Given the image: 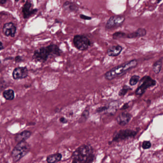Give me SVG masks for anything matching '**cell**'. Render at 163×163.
I'll return each instance as SVG.
<instances>
[{
  "instance_id": "cell-1",
  "label": "cell",
  "mask_w": 163,
  "mask_h": 163,
  "mask_svg": "<svg viewBox=\"0 0 163 163\" xmlns=\"http://www.w3.org/2000/svg\"><path fill=\"white\" fill-rule=\"evenodd\" d=\"M71 163H93L95 158L94 149L89 144H83L75 150Z\"/></svg>"
},
{
  "instance_id": "cell-2",
  "label": "cell",
  "mask_w": 163,
  "mask_h": 163,
  "mask_svg": "<svg viewBox=\"0 0 163 163\" xmlns=\"http://www.w3.org/2000/svg\"><path fill=\"white\" fill-rule=\"evenodd\" d=\"M62 51L56 45H49L46 47H42L35 50L33 58L35 60L40 62L46 61L49 58H55L60 56Z\"/></svg>"
},
{
  "instance_id": "cell-3",
  "label": "cell",
  "mask_w": 163,
  "mask_h": 163,
  "mask_svg": "<svg viewBox=\"0 0 163 163\" xmlns=\"http://www.w3.org/2000/svg\"><path fill=\"white\" fill-rule=\"evenodd\" d=\"M138 63L137 59L131 60L121 65L112 68L104 74V77L107 80L115 79L118 77L124 75L129 71L136 68L137 66Z\"/></svg>"
},
{
  "instance_id": "cell-4",
  "label": "cell",
  "mask_w": 163,
  "mask_h": 163,
  "mask_svg": "<svg viewBox=\"0 0 163 163\" xmlns=\"http://www.w3.org/2000/svg\"><path fill=\"white\" fill-rule=\"evenodd\" d=\"M30 145L26 141L17 143L11 152V156L14 163H17L25 157L30 151Z\"/></svg>"
},
{
  "instance_id": "cell-5",
  "label": "cell",
  "mask_w": 163,
  "mask_h": 163,
  "mask_svg": "<svg viewBox=\"0 0 163 163\" xmlns=\"http://www.w3.org/2000/svg\"><path fill=\"white\" fill-rule=\"evenodd\" d=\"M157 82L150 76L146 75L140 79L137 88L135 91L137 95L142 96L145 93L147 89L156 86Z\"/></svg>"
},
{
  "instance_id": "cell-6",
  "label": "cell",
  "mask_w": 163,
  "mask_h": 163,
  "mask_svg": "<svg viewBox=\"0 0 163 163\" xmlns=\"http://www.w3.org/2000/svg\"><path fill=\"white\" fill-rule=\"evenodd\" d=\"M74 46L79 51H86L92 46L93 43L87 36L84 34L76 35L73 39Z\"/></svg>"
},
{
  "instance_id": "cell-7",
  "label": "cell",
  "mask_w": 163,
  "mask_h": 163,
  "mask_svg": "<svg viewBox=\"0 0 163 163\" xmlns=\"http://www.w3.org/2000/svg\"><path fill=\"white\" fill-rule=\"evenodd\" d=\"M138 132V131L137 130L129 129L120 130L118 132H114L113 135L112 141L118 142L135 137Z\"/></svg>"
},
{
  "instance_id": "cell-8",
  "label": "cell",
  "mask_w": 163,
  "mask_h": 163,
  "mask_svg": "<svg viewBox=\"0 0 163 163\" xmlns=\"http://www.w3.org/2000/svg\"><path fill=\"white\" fill-rule=\"evenodd\" d=\"M125 20V17L122 15L112 16L107 20L105 28L106 30H112L121 27Z\"/></svg>"
},
{
  "instance_id": "cell-9",
  "label": "cell",
  "mask_w": 163,
  "mask_h": 163,
  "mask_svg": "<svg viewBox=\"0 0 163 163\" xmlns=\"http://www.w3.org/2000/svg\"><path fill=\"white\" fill-rule=\"evenodd\" d=\"M28 75V71L26 67H17L13 70L12 72V77L16 80L25 79Z\"/></svg>"
},
{
  "instance_id": "cell-10",
  "label": "cell",
  "mask_w": 163,
  "mask_h": 163,
  "mask_svg": "<svg viewBox=\"0 0 163 163\" xmlns=\"http://www.w3.org/2000/svg\"><path fill=\"white\" fill-rule=\"evenodd\" d=\"M132 118V115L127 112L121 113L116 118V121L119 125L125 126L129 123Z\"/></svg>"
},
{
  "instance_id": "cell-11",
  "label": "cell",
  "mask_w": 163,
  "mask_h": 163,
  "mask_svg": "<svg viewBox=\"0 0 163 163\" xmlns=\"http://www.w3.org/2000/svg\"><path fill=\"white\" fill-rule=\"evenodd\" d=\"M2 31L5 36L13 37L17 32V27L12 22L7 23L3 26Z\"/></svg>"
},
{
  "instance_id": "cell-12",
  "label": "cell",
  "mask_w": 163,
  "mask_h": 163,
  "mask_svg": "<svg viewBox=\"0 0 163 163\" xmlns=\"http://www.w3.org/2000/svg\"><path fill=\"white\" fill-rule=\"evenodd\" d=\"M37 10L36 9L32 8V3L29 2H26L22 8L23 17L25 19L28 18L37 12Z\"/></svg>"
},
{
  "instance_id": "cell-13",
  "label": "cell",
  "mask_w": 163,
  "mask_h": 163,
  "mask_svg": "<svg viewBox=\"0 0 163 163\" xmlns=\"http://www.w3.org/2000/svg\"><path fill=\"white\" fill-rule=\"evenodd\" d=\"M123 50V47L120 45L111 46L107 50V54L110 57H116L120 55Z\"/></svg>"
},
{
  "instance_id": "cell-14",
  "label": "cell",
  "mask_w": 163,
  "mask_h": 163,
  "mask_svg": "<svg viewBox=\"0 0 163 163\" xmlns=\"http://www.w3.org/2000/svg\"><path fill=\"white\" fill-rule=\"evenodd\" d=\"M147 34V31L144 28H138L136 31L132 33L127 34L126 38L133 39V38H139L144 37Z\"/></svg>"
},
{
  "instance_id": "cell-15",
  "label": "cell",
  "mask_w": 163,
  "mask_h": 163,
  "mask_svg": "<svg viewBox=\"0 0 163 163\" xmlns=\"http://www.w3.org/2000/svg\"><path fill=\"white\" fill-rule=\"evenodd\" d=\"M32 132L30 131L25 130L17 133L15 137V141L17 144L21 141H26L31 137Z\"/></svg>"
},
{
  "instance_id": "cell-16",
  "label": "cell",
  "mask_w": 163,
  "mask_h": 163,
  "mask_svg": "<svg viewBox=\"0 0 163 163\" xmlns=\"http://www.w3.org/2000/svg\"><path fill=\"white\" fill-rule=\"evenodd\" d=\"M63 8L65 11L68 12H77L79 8L75 2H72L66 1L63 5Z\"/></svg>"
},
{
  "instance_id": "cell-17",
  "label": "cell",
  "mask_w": 163,
  "mask_h": 163,
  "mask_svg": "<svg viewBox=\"0 0 163 163\" xmlns=\"http://www.w3.org/2000/svg\"><path fill=\"white\" fill-rule=\"evenodd\" d=\"M62 158V154L60 153H56L48 155L46 157V161L47 163H56L61 161Z\"/></svg>"
},
{
  "instance_id": "cell-18",
  "label": "cell",
  "mask_w": 163,
  "mask_h": 163,
  "mask_svg": "<svg viewBox=\"0 0 163 163\" xmlns=\"http://www.w3.org/2000/svg\"><path fill=\"white\" fill-rule=\"evenodd\" d=\"M163 57H161L157 60L156 61L152 66V70L156 74H158L162 70Z\"/></svg>"
},
{
  "instance_id": "cell-19",
  "label": "cell",
  "mask_w": 163,
  "mask_h": 163,
  "mask_svg": "<svg viewBox=\"0 0 163 163\" xmlns=\"http://www.w3.org/2000/svg\"><path fill=\"white\" fill-rule=\"evenodd\" d=\"M120 103L119 101H115L110 103L108 105V109L107 112L110 113H109L113 115L118 110V107L120 106Z\"/></svg>"
},
{
  "instance_id": "cell-20",
  "label": "cell",
  "mask_w": 163,
  "mask_h": 163,
  "mask_svg": "<svg viewBox=\"0 0 163 163\" xmlns=\"http://www.w3.org/2000/svg\"><path fill=\"white\" fill-rule=\"evenodd\" d=\"M3 97L5 100L12 101L15 98V91L11 89L4 90L3 93Z\"/></svg>"
},
{
  "instance_id": "cell-21",
  "label": "cell",
  "mask_w": 163,
  "mask_h": 163,
  "mask_svg": "<svg viewBox=\"0 0 163 163\" xmlns=\"http://www.w3.org/2000/svg\"><path fill=\"white\" fill-rule=\"evenodd\" d=\"M126 35H127V34L125 32H122V31H118V32L113 33L112 35V37L114 40H117V39H121V38H126Z\"/></svg>"
},
{
  "instance_id": "cell-22",
  "label": "cell",
  "mask_w": 163,
  "mask_h": 163,
  "mask_svg": "<svg viewBox=\"0 0 163 163\" xmlns=\"http://www.w3.org/2000/svg\"><path fill=\"white\" fill-rule=\"evenodd\" d=\"M132 89L130 87L127 85H124L122 87V89H120V91H119L118 95L120 97H124L129 90H132Z\"/></svg>"
},
{
  "instance_id": "cell-23",
  "label": "cell",
  "mask_w": 163,
  "mask_h": 163,
  "mask_svg": "<svg viewBox=\"0 0 163 163\" xmlns=\"http://www.w3.org/2000/svg\"><path fill=\"white\" fill-rule=\"evenodd\" d=\"M140 79V77L139 75H134L131 77L129 80L130 85L134 86L136 85Z\"/></svg>"
},
{
  "instance_id": "cell-24",
  "label": "cell",
  "mask_w": 163,
  "mask_h": 163,
  "mask_svg": "<svg viewBox=\"0 0 163 163\" xmlns=\"http://www.w3.org/2000/svg\"><path fill=\"white\" fill-rule=\"evenodd\" d=\"M151 146H152V144L149 141H144L141 145V147L144 150L150 149L151 147Z\"/></svg>"
},
{
  "instance_id": "cell-25",
  "label": "cell",
  "mask_w": 163,
  "mask_h": 163,
  "mask_svg": "<svg viewBox=\"0 0 163 163\" xmlns=\"http://www.w3.org/2000/svg\"><path fill=\"white\" fill-rule=\"evenodd\" d=\"M89 112L88 110H85L82 113L81 115V118L83 120H87L89 117Z\"/></svg>"
},
{
  "instance_id": "cell-26",
  "label": "cell",
  "mask_w": 163,
  "mask_h": 163,
  "mask_svg": "<svg viewBox=\"0 0 163 163\" xmlns=\"http://www.w3.org/2000/svg\"><path fill=\"white\" fill-rule=\"evenodd\" d=\"M108 106H101V107L97 108L96 110V112L97 113H102L103 112H106L108 110Z\"/></svg>"
},
{
  "instance_id": "cell-27",
  "label": "cell",
  "mask_w": 163,
  "mask_h": 163,
  "mask_svg": "<svg viewBox=\"0 0 163 163\" xmlns=\"http://www.w3.org/2000/svg\"><path fill=\"white\" fill-rule=\"evenodd\" d=\"M79 17H80V18L84 20H91L92 19V17H91L85 16V15H83V14H80L79 15Z\"/></svg>"
},
{
  "instance_id": "cell-28",
  "label": "cell",
  "mask_w": 163,
  "mask_h": 163,
  "mask_svg": "<svg viewBox=\"0 0 163 163\" xmlns=\"http://www.w3.org/2000/svg\"><path fill=\"white\" fill-rule=\"evenodd\" d=\"M60 122L62 124H66L68 123V120L65 117H61L60 118Z\"/></svg>"
},
{
  "instance_id": "cell-29",
  "label": "cell",
  "mask_w": 163,
  "mask_h": 163,
  "mask_svg": "<svg viewBox=\"0 0 163 163\" xmlns=\"http://www.w3.org/2000/svg\"><path fill=\"white\" fill-rule=\"evenodd\" d=\"M129 107V104L128 103H125L124 104L122 105V108H121V110H125L126 109H128V108Z\"/></svg>"
},
{
  "instance_id": "cell-30",
  "label": "cell",
  "mask_w": 163,
  "mask_h": 163,
  "mask_svg": "<svg viewBox=\"0 0 163 163\" xmlns=\"http://www.w3.org/2000/svg\"><path fill=\"white\" fill-rule=\"evenodd\" d=\"M23 61L22 57L20 56H17L16 57V62H20Z\"/></svg>"
},
{
  "instance_id": "cell-31",
  "label": "cell",
  "mask_w": 163,
  "mask_h": 163,
  "mask_svg": "<svg viewBox=\"0 0 163 163\" xmlns=\"http://www.w3.org/2000/svg\"><path fill=\"white\" fill-rule=\"evenodd\" d=\"M3 48H4V47H3V44H2V43L0 41V51L2 50Z\"/></svg>"
},
{
  "instance_id": "cell-32",
  "label": "cell",
  "mask_w": 163,
  "mask_h": 163,
  "mask_svg": "<svg viewBox=\"0 0 163 163\" xmlns=\"http://www.w3.org/2000/svg\"><path fill=\"white\" fill-rule=\"evenodd\" d=\"M6 2V1H0V3H1L2 4H4V3Z\"/></svg>"
},
{
  "instance_id": "cell-33",
  "label": "cell",
  "mask_w": 163,
  "mask_h": 163,
  "mask_svg": "<svg viewBox=\"0 0 163 163\" xmlns=\"http://www.w3.org/2000/svg\"><path fill=\"white\" fill-rule=\"evenodd\" d=\"M1 137L0 136V143H1Z\"/></svg>"
},
{
  "instance_id": "cell-34",
  "label": "cell",
  "mask_w": 163,
  "mask_h": 163,
  "mask_svg": "<svg viewBox=\"0 0 163 163\" xmlns=\"http://www.w3.org/2000/svg\"><path fill=\"white\" fill-rule=\"evenodd\" d=\"M1 63V61L0 60V63Z\"/></svg>"
}]
</instances>
